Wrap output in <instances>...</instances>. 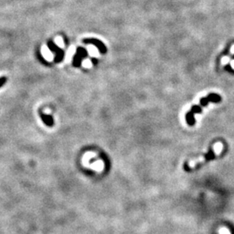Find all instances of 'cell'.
I'll use <instances>...</instances> for the list:
<instances>
[{
  "mask_svg": "<svg viewBox=\"0 0 234 234\" xmlns=\"http://www.w3.org/2000/svg\"><path fill=\"white\" fill-rule=\"evenodd\" d=\"M88 56H89L88 51H86L85 49H83L81 47L77 48L76 53V55L73 57V65L76 66V67H80L81 64V62H82V59L88 57Z\"/></svg>",
  "mask_w": 234,
  "mask_h": 234,
  "instance_id": "cell-2",
  "label": "cell"
},
{
  "mask_svg": "<svg viewBox=\"0 0 234 234\" xmlns=\"http://www.w3.org/2000/svg\"><path fill=\"white\" fill-rule=\"evenodd\" d=\"M5 81H6V78H5V77H1V78H0V87L3 86V85L5 83Z\"/></svg>",
  "mask_w": 234,
  "mask_h": 234,
  "instance_id": "cell-8",
  "label": "cell"
},
{
  "mask_svg": "<svg viewBox=\"0 0 234 234\" xmlns=\"http://www.w3.org/2000/svg\"><path fill=\"white\" fill-rule=\"evenodd\" d=\"M39 114H40L42 121L43 122V123H44L45 125H47V126H49V127H51V126L54 125V120H53V118H52L51 115L45 114H43V112H39Z\"/></svg>",
  "mask_w": 234,
  "mask_h": 234,
  "instance_id": "cell-6",
  "label": "cell"
},
{
  "mask_svg": "<svg viewBox=\"0 0 234 234\" xmlns=\"http://www.w3.org/2000/svg\"><path fill=\"white\" fill-rule=\"evenodd\" d=\"M220 101H221V97H220L219 95H217V94H210L209 95L201 98V100H200V106H201V107H205V106H206L210 102H220Z\"/></svg>",
  "mask_w": 234,
  "mask_h": 234,
  "instance_id": "cell-5",
  "label": "cell"
},
{
  "mask_svg": "<svg viewBox=\"0 0 234 234\" xmlns=\"http://www.w3.org/2000/svg\"><path fill=\"white\" fill-rule=\"evenodd\" d=\"M202 111V107L201 106H194L192 109H191V111L188 112L186 115V122L189 125H194V122H195V119H194V114H200Z\"/></svg>",
  "mask_w": 234,
  "mask_h": 234,
  "instance_id": "cell-3",
  "label": "cell"
},
{
  "mask_svg": "<svg viewBox=\"0 0 234 234\" xmlns=\"http://www.w3.org/2000/svg\"><path fill=\"white\" fill-rule=\"evenodd\" d=\"M83 43H90V44H93L95 45L97 50L100 51L102 54H104L107 52V48L105 46V44L102 43V41L98 40V39H95V38H89V39H84L83 40Z\"/></svg>",
  "mask_w": 234,
  "mask_h": 234,
  "instance_id": "cell-4",
  "label": "cell"
},
{
  "mask_svg": "<svg viewBox=\"0 0 234 234\" xmlns=\"http://www.w3.org/2000/svg\"><path fill=\"white\" fill-rule=\"evenodd\" d=\"M48 46H49V49L51 50L52 52L55 53V62H60L62 61L63 57H64V51L62 50L60 47H58L54 42L52 41H49L47 43Z\"/></svg>",
  "mask_w": 234,
  "mask_h": 234,
  "instance_id": "cell-1",
  "label": "cell"
},
{
  "mask_svg": "<svg viewBox=\"0 0 234 234\" xmlns=\"http://www.w3.org/2000/svg\"><path fill=\"white\" fill-rule=\"evenodd\" d=\"M219 234H231V233H230V231H229L227 228H225V227H222V228H220V229H219Z\"/></svg>",
  "mask_w": 234,
  "mask_h": 234,
  "instance_id": "cell-7",
  "label": "cell"
}]
</instances>
